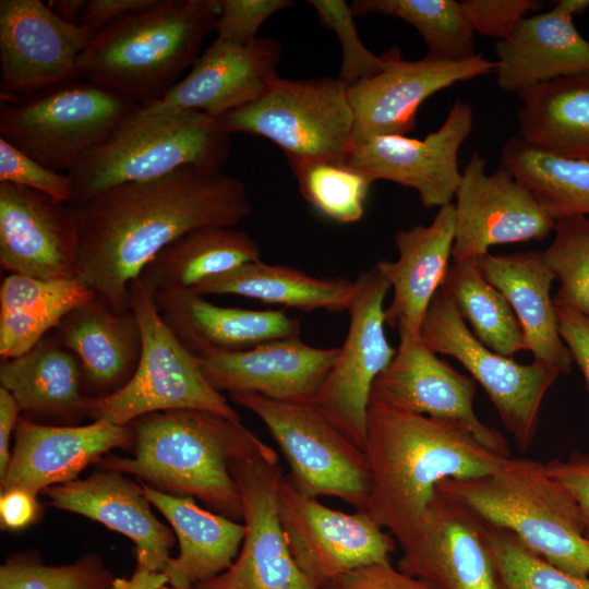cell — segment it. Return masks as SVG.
I'll return each mask as SVG.
<instances>
[{
	"mask_svg": "<svg viewBox=\"0 0 589 589\" xmlns=\"http://www.w3.org/2000/svg\"><path fill=\"white\" fill-rule=\"evenodd\" d=\"M68 207L79 278L117 312L131 310V283L168 244L202 227L235 228L252 212L240 180L194 166L119 184Z\"/></svg>",
	"mask_w": 589,
	"mask_h": 589,
	"instance_id": "6da1fadb",
	"label": "cell"
},
{
	"mask_svg": "<svg viewBox=\"0 0 589 589\" xmlns=\"http://www.w3.org/2000/svg\"><path fill=\"white\" fill-rule=\"evenodd\" d=\"M363 450L370 469L364 512L402 544L436 485L493 471L504 458L465 428L370 401Z\"/></svg>",
	"mask_w": 589,
	"mask_h": 589,
	"instance_id": "7a4b0ae2",
	"label": "cell"
},
{
	"mask_svg": "<svg viewBox=\"0 0 589 589\" xmlns=\"http://www.w3.org/2000/svg\"><path fill=\"white\" fill-rule=\"evenodd\" d=\"M131 423L134 456L107 457L101 460L106 469L194 496L237 521L242 519V502L232 461L277 454L242 421L211 411H159Z\"/></svg>",
	"mask_w": 589,
	"mask_h": 589,
	"instance_id": "3957f363",
	"label": "cell"
},
{
	"mask_svg": "<svg viewBox=\"0 0 589 589\" xmlns=\"http://www.w3.org/2000/svg\"><path fill=\"white\" fill-rule=\"evenodd\" d=\"M220 0H156L95 33L77 61L81 79L139 106L163 97L191 69Z\"/></svg>",
	"mask_w": 589,
	"mask_h": 589,
	"instance_id": "277c9868",
	"label": "cell"
},
{
	"mask_svg": "<svg viewBox=\"0 0 589 589\" xmlns=\"http://www.w3.org/2000/svg\"><path fill=\"white\" fill-rule=\"evenodd\" d=\"M436 488L484 522L514 533L555 567L589 576V539L581 510L545 464L508 456L486 474L446 479Z\"/></svg>",
	"mask_w": 589,
	"mask_h": 589,
	"instance_id": "5b68a950",
	"label": "cell"
},
{
	"mask_svg": "<svg viewBox=\"0 0 589 589\" xmlns=\"http://www.w3.org/2000/svg\"><path fill=\"white\" fill-rule=\"evenodd\" d=\"M230 134L217 118L185 110L119 130L68 172L70 204L112 187L165 177L182 167L220 171L230 154Z\"/></svg>",
	"mask_w": 589,
	"mask_h": 589,
	"instance_id": "8992f818",
	"label": "cell"
},
{
	"mask_svg": "<svg viewBox=\"0 0 589 589\" xmlns=\"http://www.w3.org/2000/svg\"><path fill=\"white\" fill-rule=\"evenodd\" d=\"M137 107L103 86L68 82L23 100H0V137L46 168L70 172Z\"/></svg>",
	"mask_w": 589,
	"mask_h": 589,
	"instance_id": "52a82bcc",
	"label": "cell"
},
{
	"mask_svg": "<svg viewBox=\"0 0 589 589\" xmlns=\"http://www.w3.org/2000/svg\"><path fill=\"white\" fill-rule=\"evenodd\" d=\"M130 309L142 334V353L131 380L110 395L93 398L88 416L118 425L159 411L199 409L241 421L221 392L205 378L197 358L163 320L154 296L134 279Z\"/></svg>",
	"mask_w": 589,
	"mask_h": 589,
	"instance_id": "ba28073f",
	"label": "cell"
},
{
	"mask_svg": "<svg viewBox=\"0 0 589 589\" xmlns=\"http://www.w3.org/2000/svg\"><path fill=\"white\" fill-rule=\"evenodd\" d=\"M217 119L228 134L242 132L272 141L289 165L347 163L352 146L353 113L347 86L338 77L277 75L260 98Z\"/></svg>",
	"mask_w": 589,
	"mask_h": 589,
	"instance_id": "9c48e42d",
	"label": "cell"
},
{
	"mask_svg": "<svg viewBox=\"0 0 589 589\" xmlns=\"http://www.w3.org/2000/svg\"><path fill=\"white\" fill-rule=\"evenodd\" d=\"M231 399L266 426L290 469L287 478L303 494L339 498L364 510L370 469L363 448L333 425L312 401H280L252 393Z\"/></svg>",
	"mask_w": 589,
	"mask_h": 589,
	"instance_id": "30bf717a",
	"label": "cell"
},
{
	"mask_svg": "<svg viewBox=\"0 0 589 589\" xmlns=\"http://www.w3.org/2000/svg\"><path fill=\"white\" fill-rule=\"evenodd\" d=\"M418 340L459 361L489 396L517 448L525 453L531 447L543 398L560 375L556 371L536 360L521 364L485 347L442 287L425 312Z\"/></svg>",
	"mask_w": 589,
	"mask_h": 589,
	"instance_id": "8fae6325",
	"label": "cell"
},
{
	"mask_svg": "<svg viewBox=\"0 0 589 589\" xmlns=\"http://www.w3.org/2000/svg\"><path fill=\"white\" fill-rule=\"evenodd\" d=\"M281 528L296 564L315 589L358 568L390 562L395 538L364 510L345 513L300 492L284 476L278 492Z\"/></svg>",
	"mask_w": 589,
	"mask_h": 589,
	"instance_id": "7c38bea8",
	"label": "cell"
},
{
	"mask_svg": "<svg viewBox=\"0 0 589 589\" xmlns=\"http://www.w3.org/2000/svg\"><path fill=\"white\" fill-rule=\"evenodd\" d=\"M354 283L346 338L312 404L363 448L372 386L397 349L390 346L384 330L383 303L390 286L375 267L361 273Z\"/></svg>",
	"mask_w": 589,
	"mask_h": 589,
	"instance_id": "4fadbf2b",
	"label": "cell"
},
{
	"mask_svg": "<svg viewBox=\"0 0 589 589\" xmlns=\"http://www.w3.org/2000/svg\"><path fill=\"white\" fill-rule=\"evenodd\" d=\"M245 528L231 566L193 589H315L289 551L278 513L284 477L278 454L232 461Z\"/></svg>",
	"mask_w": 589,
	"mask_h": 589,
	"instance_id": "5bb4252c",
	"label": "cell"
},
{
	"mask_svg": "<svg viewBox=\"0 0 589 589\" xmlns=\"http://www.w3.org/2000/svg\"><path fill=\"white\" fill-rule=\"evenodd\" d=\"M93 36L40 0H1L0 100H23L79 81L77 61Z\"/></svg>",
	"mask_w": 589,
	"mask_h": 589,
	"instance_id": "9a60e30c",
	"label": "cell"
},
{
	"mask_svg": "<svg viewBox=\"0 0 589 589\" xmlns=\"http://www.w3.org/2000/svg\"><path fill=\"white\" fill-rule=\"evenodd\" d=\"M281 52L280 43L272 37L242 46L215 39L185 76L159 99L139 106L121 129L185 110L220 118L253 103L277 76Z\"/></svg>",
	"mask_w": 589,
	"mask_h": 589,
	"instance_id": "2e32d148",
	"label": "cell"
},
{
	"mask_svg": "<svg viewBox=\"0 0 589 589\" xmlns=\"http://www.w3.org/2000/svg\"><path fill=\"white\" fill-rule=\"evenodd\" d=\"M385 68L374 76L347 86L353 113L352 145L384 135H406L416 128L420 105L458 82L494 72L495 62L477 53L453 61L426 53L404 60L399 48L384 53Z\"/></svg>",
	"mask_w": 589,
	"mask_h": 589,
	"instance_id": "e0dca14e",
	"label": "cell"
},
{
	"mask_svg": "<svg viewBox=\"0 0 589 589\" xmlns=\"http://www.w3.org/2000/svg\"><path fill=\"white\" fill-rule=\"evenodd\" d=\"M477 152L461 171L454 203V263L477 259L495 244L542 240L556 220L507 169L486 175Z\"/></svg>",
	"mask_w": 589,
	"mask_h": 589,
	"instance_id": "ac0fdd59",
	"label": "cell"
},
{
	"mask_svg": "<svg viewBox=\"0 0 589 589\" xmlns=\"http://www.w3.org/2000/svg\"><path fill=\"white\" fill-rule=\"evenodd\" d=\"M397 568L436 589H501L485 522L436 488Z\"/></svg>",
	"mask_w": 589,
	"mask_h": 589,
	"instance_id": "d6986e66",
	"label": "cell"
},
{
	"mask_svg": "<svg viewBox=\"0 0 589 589\" xmlns=\"http://www.w3.org/2000/svg\"><path fill=\"white\" fill-rule=\"evenodd\" d=\"M473 127L469 104L455 100L444 123L423 140L384 135L352 145L347 164L372 182L413 189L426 208L450 204L461 178L458 152Z\"/></svg>",
	"mask_w": 589,
	"mask_h": 589,
	"instance_id": "ffe728a7",
	"label": "cell"
},
{
	"mask_svg": "<svg viewBox=\"0 0 589 589\" xmlns=\"http://www.w3.org/2000/svg\"><path fill=\"white\" fill-rule=\"evenodd\" d=\"M476 381L459 373L419 340L399 345L389 365L375 380L370 401L456 423L492 450L510 456L503 434L477 416Z\"/></svg>",
	"mask_w": 589,
	"mask_h": 589,
	"instance_id": "44dd1931",
	"label": "cell"
},
{
	"mask_svg": "<svg viewBox=\"0 0 589 589\" xmlns=\"http://www.w3.org/2000/svg\"><path fill=\"white\" fill-rule=\"evenodd\" d=\"M0 264L10 274L79 278L76 232L68 204L0 183Z\"/></svg>",
	"mask_w": 589,
	"mask_h": 589,
	"instance_id": "7402d4cb",
	"label": "cell"
},
{
	"mask_svg": "<svg viewBox=\"0 0 589 589\" xmlns=\"http://www.w3.org/2000/svg\"><path fill=\"white\" fill-rule=\"evenodd\" d=\"M338 350L339 347L310 346L297 336L197 360L205 378L219 392L252 393L280 401H312Z\"/></svg>",
	"mask_w": 589,
	"mask_h": 589,
	"instance_id": "603a6c76",
	"label": "cell"
},
{
	"mask_svg": "<svg viewBox=\"0 0 589 589\" xmlns=\"http://www.w3.org/2000/svg\"><path fill=\"white\" fill-rule=\"evenodd\" d=\"M588 8L589 0H560L550 11L522 19L495 45L497 86L521 97L544 82L589 71V41L573 22Z\"/></svg>",
	"mask_w": 589,
	"mask_h": 589,
	"instance_id": "cb8c5ba5",
	"label": "cell"
},
{
	"mask_svg": "<svg viewBox=\"0 0 589 589\" xmlns=\"http://www.w3.org/2000/svg\"><path fill=\"white\" fill-rule=\"evenodd\" d=\"M14 447L1 490L22 489L37 494L75 480L92 461L133 440L128 425L94 420L86 425H46L20 418Z\"/></svg>",
	"mask_w": 589,
	"mask_h": 589,
	"instance_id": "d4e9b609",
	"label": "cell"
},
{
	"mask_svg": "<svg viewBox=\"0 0 589 589\" xmlns=\"http://www.w3.org/2000/svg\"><path fill=\"white\" fill-rule=\"evenodd\" d=\"M455 238V208H438L433 220L399 230L395 236L396 261L381 260L376 271L393 289L384 310L385 324L396 328L399 345L418 341L425 312L449 268Z\"/></svg>",
	"mask_w": 589,
	"mask_h": 589,
	"instance_id": "484cf974",
	"label": "cell"
},
{
	"mask_svg": "<svg viewBox=\"0 0 589 589\" xmlns=\"http://www.w3.org/2000/svg\"><path fill=\"white\" fill-rule=\"evenodd\" d=\"M153 296L165 323L196 358L300 336V322L281 310L220 306L193 290Z\"/></svg>",
	"mask_w": 589,
	"mask_h": 589,
	"instance_id": "4316f807",
	"label": "cell"
},
{
	"mask_svg": "<svg viewBox=\"0 0 589 589\" xmlns=\"http://www.w3.org/2000/svg\"><path fill=\"white\" fill-rule=\"evenodd\" d=\"M43 493L52 506L88 517L130 538L136 549V567L164 570L175 538L153 515L142 488L120 472H98L49 486Z\"/></svg>",
	"mask_w": 589,
	"mask_h": 589,
	"instance_id": "83f0119b",
	"label": "cell"
},
{
	"mask_svg": "<svg viewBox=\"0 0 589 589\" xmlns=\"http://www.w3.org/2000/svg\"><path fill=\"white\" fill-rule=\"evenodd\" d=\"M53 334L79 359L92 398L122 388L141 359L142 334L134 313L117 312L97 296L70 312Z\"/></svg>",
	"mask_w": 589,
	"mask_h": 589,
	"instance_id": "f1b7e54d",
	"label": "cell"
},
{
	"mask_svg": "<svg viewBox=\"0 0 589 589\" xmlns=\"http://www.w3.org/2000/svg\"><path fill=\"white\" fill-rule=\"evenodd\" d=\"M484 278L507 300L522 328L533 360L568 374L573 368L569 349L558 330L556 309L550 294L556 279L540 251L477 257Z\"/></svg>",
	"mask_w": 589,
	"mask_h": 589,
	"instance_id": "f546056e",
	"label": "cell"
},
{
	"mask_svg": "<svg viewBox=\"0 0 589 589\" xmlns=\"http://www.w3.org/2000/svg\"><path fill=\"white\" fill-rule=\"evenodd\" d=\"M141 488L179 541L178 556L170 557L163 570L168 584L193 587L231 566L244 538L243 524L201 508L191 496H175L147 484Z\"/></svg>",
	"mask_w": 589,
	"mask_h": 589,
	"instance_id": "4dcf8cb0",
	"label": "cell"
},
{
	"mask_svg": "<svg viewBox=\"0 0 589 589\" xmlns=\"http://www.w3.org/2000/svg\"><path fill=\"white\" fill-rule=\"evenodd\" d=\"M1 387L21 411L50 417L88 416L92 397L76 356L48 334L24 354L2 360Z\"/></svg>",
	"mask_w": 589,
	"mask_h": 589,
	"instance_id": "1f68e13d",
	"label": "cell"
},
{
	"mask_svg": "<svg viewBox=\"0 0 589 589\" xmlns=\"http://www.w3.org/2000/svg\"><path fill=\"white\" fill-rule=\"evenodd\" d=\"M257 260H261V249L244 231L232 227H202L164 248L137 278L153 294L194 290L211 278Z\"/></svg>",
	"mask_w": 589,
	"mask_h": 589,
	"instance_id": "d6a6232c",
	"label": "cell"
},
{
	"mask_svg": "<svg viewBox=\"0 0 589 589\" xmlns=\"http://www.w3.org/2000/svg\"><path fill=\"white\" fill-rule=\"evenodd\" d=\"M96 293L80 278L40 279L10 274L0 286V357H20Z\"/></svg>",
	"mask_w": 589,
	"mask_h": 589,
	"instance_id": "836d02e7",
	"label": "cell"
},
{
	"mask_svg": "<svg viewBox=\"0 0 589 589\" xmlns=\"http://www.w3.org/2000/svg\"><path fill=\"white\" fill-rule=\"evenodd\" d=\"M519 98L520 139L556 156L589 160V71L544 82Z\"/></svg>",
	"mask_w": 589,
	"mask_h": 589,
	"instance_id": "e575fe53",
	"label": "cell"
},
{
	"mask_svg": "<svg viewBox=\"0 0 589 589\" xmlns=\"http://www.w3.org/2000/svg\"><path fill=\"white\" fill-rule=\"evenodd\" d=\"M193 291L202 296H241L303 312L340 313L348 310L356 283L342 277H316L294 267L257 260L211 278Z\"/></svg>",
	"mask_w": 589,
	"mask_h": 589,
	"instance_id": "d590c367",
	"label": "cell"
},
{
	"mask_svg": "<svg viewBox=\"0 0 589 589\" xmlns=\"http://www.w3.org/2000/svg\"><path fill=\"white\" fill-rule=\"evenodd\" d=\"M501 167L512 172L555 220L589 218V160L556 156L514 135L502 148Z\"/></svg>",
	"mask_w": 589,
	"mask_h": 589,
	"instance_id": "8d00e7d4",
	"label": "cell"
},
{
	"mask_svg": "<svg viewBox=\"0 0 589 589\" xmlns=\"http://www.w3.org/2000/svg\"><path fill=\"white\" fill-rule=\"evenodd\" d=\"M441 287L485 347L505 357L527 350L516 314L504 296L484 278L477 259L449 266Z\"/></svg>",
	"mask_w": 589,
	"mask_h": 589,
	"instance_id": "74e56055",
	"label": "cell"
},
{
	"mask_svg": "<svg viewBox=\"0 0 589 589\" xmlns=\"http://www.w3.org/2000/svg\"><path fill=\"white\" fill-rule=\"evenodd\" d=\"M354 16L382 14L411 24L428 46V55L453 61L476 56L474 32L461 1L456 0H356Z\"/></svg>",
	"mask_w": 589,
	"mask_h": 589,
	"instance_id": "f35d334b",
	"label": "cell"
},
{
	"mask_svg": "<svg viewBox=\"0 0 589 589\" xmlns=\"http://www.w3.org/2000/svg\"><path fill=\"white\" fill-rule=\"evenodd\" d=\"M302 196L340 224L360 220L373 183L347 163L314 160L290 165Z\"/></svg>",
	"mask_w": 589,
	"mask_h": 589,
	"instance_id": "ab89813d",
	"label": "cell"
},
{
	"mask_svg": "<svg viewBox=\"0 0 589 589\" xmlns=\"http://www.w3.org/2000/svg\"><path fill=\"white\" fill-rule=\"evenodd\" d=\"M554 232L552 243L542 252L561 284L552 298L554 306L589 318V218H561Z\"/></svg>",
	"mask_w": 589,
	"mask_h": 589,
	"instance_id": "60d3db41",
	"label": "cell"
},
{
	"mask_svg": "<svg viewBox=\"0 0 589 589\" xmlns=\"http://www.w3.org/2000/svg\"><path fill=\"white\" fill-rule=\"evenodd\" d=\"M485 527L501 589H589L588 577L555 567L505 529Z\"/></svg>",
	"mask_w": 589,
	"mask_h": 589,
	"instance_id": "b9f144b4",
	"label": "cell"
},
{
	"mask_svg": "<svg viewBox=\"0 0 589 589\" xmlns=\"http://www.w3.org/2000/svg\"><path fill=\"white\" fill-rule=\"evenodd\" d=\"M110 582L107 572L93 557L63 566L14 558L0 568V589H108Z\"/></svg>",
	"mask_w": 589,
	"mask_h": 589,
	"instance_id": "7bdbcfd3",
	"label": "cell"
},
{
	"mask_svg": "<svg viewBox=\"0 0 589 589\" xmlns=\"http://www.w3.org/2000/svg\"><path fill=\"white\" fill-rule=\"evenodd\" d=\"M320 23L330 28L341 46V67L338 79L346 85L376 75L385 68L384 55L377 56L360 40L354 14L344 0H310Z\"/></svg>",
	"mask_w": 589,
	"mask_h": 589,
	"instance_id": "ee69618b",
	"label": "cell"
},
{
	"mask_svg": "<svg viewBox=\"0 0 589 589\" xmlns=\"http://www.w3.org/2000/svg\"><path fill=\"white\" fill-rule=\"evenodd\" d=\"M0 183L32 189L63 204H70L73 199L72 182L68 173L46 168L2 137Z\"/></svg>",
	"mask_w": 589,
	"mask_h": 589,
	"instance_id": "f6af8a7d",
	"label": "cell"
},
{
	"mask_svg": "<svg viewBox=\"0 0 589 589\" xmlns=\"http://www.w3.org/2000/svg\"><path fill=\"white\" fill-rule=\"evenodd\" d=\"M292 5L291 0H220L216 39L239 46L251 44L268 17Z\"/></svg>",
	"mask_w": 589,
	"mask_h": 589,
	"instance_id": "bcb514c9",
	"label": "cell"
},
{
	"mask_svg": "<svg viewBox=\"0 0 589 589\" xmlns=\"http://www.w3.org/2000/svg\"><path fill=\"white\" fill-rule=\"evenodd\" d=\"M474 33L497 38L508 37L526 14L541 7L538 0H461Z\"/></svg>",
	"mask_w": 589,
	"mask_h": 589,
	"instance_id": "7dc6e473",
	"label": "cell"
},
{
	"mask_svg": "<svg viewBox=\"0 0 589 589\" xmlns=\"http://www.w3.org/2000/svg\"><path fill=\"white\" fill-rule=\"evenodd\" d=\"M324 589H436L430 582L407 575L390 562L368 565L347 573Z\"/></svg>",
	"mask_w": 589,
	"mask_h": 589,
	"instance_id": "c3c4849f",
	"label": "cell"
},
{
	"mask_svg": "<svg viewBox=\"0 0 589 589\" xmlns=\"http://www.w3.org/2000/svg\"><path fill=\"white\" fill-rule=\"evenodd\" d=\"M548 472L573 495L577 502L589 539V454L573 452L566 459L548 460Z\"/></svg>",
	"mask_w": 589,
	"mask_h": 589,
	"instance_id": "681fc988",
	"label": "cell"
},
{
	"mask_svg": "<svg viewBox=\"0 0 589 589\" xmlns=\"http://www.w3.org/2000/svg\"><path fill=\"white\" fill-rule=\"evenodd\" d=\"M556 315L562 339L580 369L589 392V318L569 309H556Z\"/></svg>",
	"mask_w": 589,
	"mask_h": 589,
	"instance_id": "f907efd6",
	"label": "cell"
},
{
	"mask_svg": "<svg viewBox=\"0 0 589 589\" xmlns=\"http://www.w3.org/2000/svg\"><path fill=\"white\" fill-rule=\"evenodd\" d=\"M155 2L156 0H89L76 25L95 34L116 20L148 8Z\"/></svg>",
	"mask_w": 589,
	"mask_h": 589,
	"instance_id": "816d5d0a",
	"label": "cell"
},
{
	"mask_svg": "<svg viewBox=\"0 0 589 589\" xmlns=\"http://www.w3.org/2000/svg\"><path fill=\"white\" fill-rule=\"evenodd\" d=\"M39 504L36 494L22 490L11 489L2 491L0 497V521L3 528L22 529L37 519Z\"/></svg>",
	"mask_w": 589,
	"mask_h": 589,
	"instance_id": "f5cc1de1",
	"label": "cell"
},
{
	"mask_svg": "<svg viewBox=\"0 0 589 589\" xmlns=\"http://www.w3.org/2000/svg\"><path fill=\"white\" fill-rule=\"evenodd\" d=\"M20 406L12 394L0 387V478L4 474L11 454L9 444L20 420Z\"/></svg>",
	"mask_w": 589,
	"mask_h": 589,
	"instance_id": "db71d44e",
	"label": "cell"
},
{
	"mask_svg": "<svg viewBox=\"0 0 589 589\" xmlns=\"http://www.w3.org/2000/svg\"><path fill=\"white\" fill-rule=\"evenodd\" d=\"M168 584L163 572H152L136 567L130 578H115L108 589H161Z\"/></svg>",
	"mask_w": 589,
	"mask_h": 589,
	"instance_id": "11a10c76",
	"label": "cell"
},
{
	"mask_svg": "<svg viewBox=\"0 0 589 589\" xmlns=\"http://www.w3.org/2000/svg\"><path fill=\"white\" fill-rule=\"evenodd\" d=\"M87 0H51L47 3L49 9L62 21L75 24L83 13Z\"/></svg>",
	"mask_w": 589,
	"mask_h": 589,
	"instance_id": "9f6ffc18",
	"label": "cell"
},
{
	"mask_svg": "<svg viewBox=\"0 0 589 589\" xmlns=\"http://www.w3.org/2000/svg\"><path fill=\"white\" fill-rule=\"evenodd\" d=\"M161 589H193V587H191V586H171L170 585V587L164 586Z\"/></svg>",
	"mask_w": 589,
	"mask_h": 589,
	"instance_id": "6f0895ef",
	"label": "cell"
}]
</instances>
